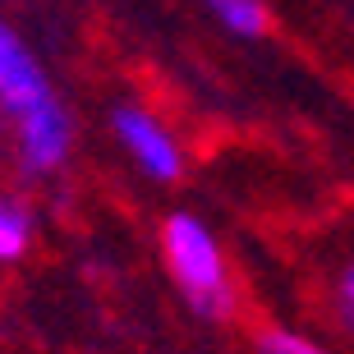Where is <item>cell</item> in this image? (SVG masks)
Instances as JSON below:
<instances>
[{
	"label": "cell",
	"instance_id": "obj_6",
	"mask_svg": "<svg viewBox=\"0 0 354 354\" xmlns=\"http://www.w3.org/2000/svg\"><path fill=\"white\" fill-rule=\"evenodd\" d=\"M28 244H32V212H28L24 203L5 198V203H0V258L14 263V258L28 253Z\"/></svg>",
	"mask_w": 354,
	"mask_h": 354
},
{
	"label": "cell",
	"instance_id": "obj_5",
	"mask_svg": "<svg viewBox=\"0 0 354 354\" xmlns=\"http://www.w3.org/2000/svg\"><path fill=\"white\" fill-rule=\"evenodd\" d=\"M212 19L225 28V32H235V37H258L267 28V5L263 0H207Z\"/></svg>",
	"mask_w": 354,
	"mask_h": 354
},
{
	"label": "cell",
	"instance_id": "obj_3",
	"mask_svg": "<svg viewBox=\"0 0 354 354\" xmlns=\"http://www.w3.org/2000/svg\"><path fill=\"white\" fill-rule=\"evenodd\" d=\"M14 129H19V157L32 175H51L65 166L69 147H74V124H69L65 106L55 97L28 106L24 115H14Z\"/></svg>",
	"mask_w": 354,
	"mask_h": 354
},
{
	"label": "cell",
	"instance_id": "obj_7",
	"mask_svg": "<svg viewBox=\"0 0 354 354\" xmlns=\"http://www.w3.org/2000/svg\"><path fill=\"white\" fill-rule=\"evenodd\" d=\"M258 354H327L317 341H308V336H299V331H263V341H258Z\"/></svg>",
	"mask_w": 354,
	"mask_h": 354
},
{
	"label": "cell",
	"instance_id": "obj_4",
	"mask_svg": "<svg viewBox=\"0 0 354 354\" xmlns=\"http://www.w3.org/2000/svg\"><path fill=\"white\" fill-rule=\"evenodd\" d=\"M46 97H55L46 69H41L37 55L24 46V37H19L14 28H5V32H0V102H5V111H10V115H24L28 106L46 102Z\"/></svg>",
	"mask_w": 354,
	"mask_h": 354
},
{
	"label": "cell",
	"instance_id": "obj_8",
	"mask_svg": "<svg viewBox=\"0 0 354 354\" xmlns=\"http://www.w3.org/2000/svg\"><path fill=\"white\" fill-rule=\"evenodd\" d=\"M341 313H345V322L354 327V263L345 267V276H341Z\"/></svg>",
	"mask_w": 354,
	"mask_h": 354
},
{
	"label": "cell",
	"instance_id": "obj_1",
	"mask_svg": "<svg viewBox=\"0 0 354 354\" xmlns=\"http://www.w3.org/2000/svg\"><path fill=\"white\" fill-rule=\"evenodd\" d=\"M161 253H166V267H171L175 286L184 290V299L194 304L198 313L221 317L230 308V272H225L221 244H216V235L198 216H189V212L166 216Z\"/></svg>",
	"mask_w": 354,
	"mask_h": 354
},
{
	"label": "cell",
	"instance_id": "obj_2",
	"mask_svg": "<svg viewBox=\"0 0 354 354\" xmlns=\"http://www.w3.org/2000/svg\"><path fill=\"white\" fill-rule=\"evenodd\" d=\"M115 138L147 180H180V171H184L180 143L171 138V129L157 115H147L138 106H120L115 111Z\"/></svg>",
	"mask_w": 354,
	"mask_h": 354
}]
</instances>
